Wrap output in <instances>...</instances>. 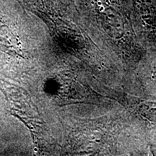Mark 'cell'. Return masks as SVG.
Segmentation results:
<instances>
[{
	"instance_id": "cell-1",
	"label": "cell",
	"mask_w": 156,
	"mask_h": 156,
	"mask_svg": "<svg viewBox=\"0 0 156 156\" xmlns=\"http://www.w3.org/2000/svg\"><path fill=\"white\" fill-rule=\"evenodd\" d=\"M0 89L9 98V100L12 101V102L19 106V108H24L28 110L30 109V98L25 92L20 91L16 87L9 85L8 83L1 80H0Z\"/></svg>"
},
{
	"instance_id": "cell-2",
	"label": "cell",
	"mask_w": 156,
	"mask_h": 156,
	"mask_svg": "<svg viewBox=\"0 0 156 156\" xmlns=\"http://www.w3.org/2000/svg\"><path fill=\"white\" fill-rule=\"evenodd\" d=\"M0 46L7 53L18 55L22 54L17 39L15 38L12 34L7 30V28L4 31H0Z\"/></svg>"
},
{
	"instance_id": "cell-3",
	"label": "cell",
	"mask_w": 156,
	"mask_h": 156,
	"mask_svg": "<svg viewBox=\"0 0 156 156\" xmlns=\"http://www.w3.org/2000/svg\"><path fill=\"white\" fill-rule=\"evenodd\" d=\"M140 114L146 119L156 122V103L146 101L140 103L139 107Z\"/></svg>"
}]
</instances>
